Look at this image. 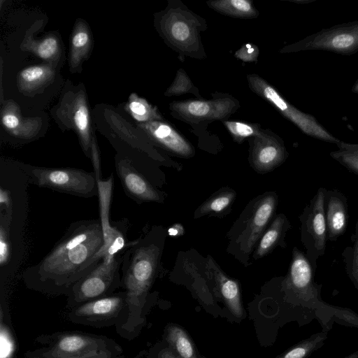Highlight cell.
Instances as JSON below:
<instances>
[{
	"instance_id": "obj_36",
	"label": "cell",
	"mask_w": 358,
	"mask_h": 358,
	"mask_svg": "<svg viewBox=\"0 0 358 358\" xmlns=\"http://www.w3.org/2000/svg\"><path fill=\"white\" fill-rule=\"evenodd\" d=\"M25 358H86V357H70L62 355H57L50 352L45 349L41 348L34 350L27 351L24 354ZM116 357V358H120Z\"/></svg>"
},
{
	"instance_id": "obj_42",
	"label": "cell",
	"mask_w": 358,
	"mask_h": 358,
	"mask_svg": "<svg viewBox=\"0 0 358 358\" xmlns=\"http://www.w3.org/2000/svg\"><path fill=\"white\" fill-rule=\"evenodd\" d=\"M313 1V0H310V1H294V0H292V1H290L298 3H306L311 2Z\"/></svg>"
},
{
	"instance_id": "obj_29",
	"label": "cell",
	"mask_w": 358,
	"mask_h": 358,
	"mask_svg": "<svg viewBox=\"0 0 358 358\" xmlns=\"http://www.w3.org/2000/svg\"><path fill=\"white\" fill-rule=\"evenodd\" d=\"M222 122L233 140L239 144L251 137L255 136L262 129L259 123L229 120H223Z\"/></svg>"
},
{
	"instance_id": "obj_4",
	"label": "cell",
	"mask_w": 358,
	"mask_h": 358,
	"mask_svg": "<svg viewBox=\"0 0 358 358\" xmlns=\"http://www.w3.org/2000/svg\"><path fill=\"white\" fill-rule=\"evenodd\" d=\"M278 203L274 192H265L252 199L243 210L227 235V250L243 264L250 256L273 217Z\"/></svg>"
},
{
	"instance_id": "obj_5",
	"label": "cell",
	"mask_w": 358,
	"mask_h": 358,
	"mask_svg": "<svg viewBox=\"0 0 358 358\" xmlns=\"http://www.w3.org/2000/svg\"><path fill=\"white\" fill-rule=\"evenodd\" d=\"M36 341L50 352L70 357L116 358L123 354L117 343L103 335L62 331L40 335Z\"/></svg>"
},
{
	"instance_id": "obj_16",
	"label": "cell",
	"mask_w": 358,
	"mask_h": 358,
	"mask_svg": "<svg viewBox=\"0 0 358 358\" xmlns=\"http://www.w3.org/2000/svg\"><path fill=\"white\" fill-rule=\"evenodd\" d=\"M115 169L124 192L137 203L163 201V193L154 187L129 158L117 155Z\"/></svg>"
},
{
	"instance_id": "obj_43",
	"label": "cell",
	"mask_w": 358,
	"mask_h": 358,
	"mask_svg": "<svg viewBox=\"0 0 358 358\" xmlns=\"http://www.w3.org/2000/svg\"><path fill=\"white\" fill-rule=\"evenodd\" d=\"M141 356H140V357H139V356H138V357H135V358H141ZM120 358H123V357H120Z\"/></svg>"
},
{
	"instance_id": "obj_37",
	"label": "cell",
	"mask_w": 358,
	"mask_h": 358,
	"mask_svg": "<svg viewBox=\"0 0 358 358\" xmlns=\"http://www.w3.org/2000/svg\"><path fill=\"white\" fill-rule=\"evenodd\" d=\"M1 121L3 126L10 130L15 129L20 124L18 117L12 113H4L2 116Z\"/></svg>"
},
{
	"instance_id": "obj_23",
	"label": "cell",
	"mask_w": 358,
	"mask_h": 358,
	"mask_svg": "<svg viewBox=\"0 0 358 358\" xmlns=\"http://www.w3.org/2000/svg\"><path fill=\"white\" fill-rule=\"evenodd\" d=\"M208 6L222 15L238 19H254L259 10L250 0H214L206 2Z\"/></svg>"
},
{
	"instance_id": "obj_2",
	"label": "cell",
	"mask_w": 358,
	"mask_h": 358,
	"mask_svg": "<svg viewBox=\"0 0 358 358\" xmlns=\"http://www.w3.org/2000/svg\"><path fill=\"white\" fill-rule=\"evenodd\" d=\"M163 231L158 227L130 241L123 253L122 287L127 295L124 317L116 327L117 333L131 339L143 324V310L158 271L163 245Z\"/></svg>"
},
{
	"instance_id": "obj_38",
	"label": "cell",
	"mask_w": 358,
	"mask_h": 358,
	"mask_svg": "<svg viewBox=\"0 0 358 358\" xmlns=\"http://www.w3.org/2000/svg\"><path fill=\"white\" fill-rule=\"evenodd\" d=\"M156 358H179L169 348H164L159 351Z\"/></svg>"
},
{
	"instance_id": "obj_1",
	"label": "cell",
	"mask_w": 358,
	"mask_h": 358,
	"mask_svg": "<svg viewBox=\"0 0 358 358\" xmlns=\"http://www.w3.org/2000/svg\"><path fill=\"white\" fill-rule=\"evenodd\" d=\"M104 243L99 218L73 222L38 263L24 270L23 282L34 291L67 296L103 259Z\"/></svg>"
},
{
	"instance_id": "obj_7",
	"label": "cell",
	"mask_w": 358,
	"mask_h": 358,
	"mask_svg": "<svg viewBox=\"0 0 358 358\" xmlns=\"http://www.w3.org/2000/svg\"><path fill=\"white\" fill-rule=\"evenodd\" d=\"M124 251L115 256L104 257L95 268L75 285L66 296L69 309L110 295L122 287L121 266Z\"/></svg>"
},
{
	"instance_id": "obj_28",
	"label": "cell",
	"mask_w": 358,
	"mask_h": 358,
	"mask_svg": "<svg viewBox=\"0 0 358 358\" xmlns=\"http://www.w3.org/2000/svg\"><path fill=\"white\" fill-rule=\"evenodd\" d=\"M336 145L338 150L331 152L330 157L350 172L358 175V144L340 141Z\"/></svg>"
},
{
	"instance_id": "obj_10",
	"label": "cell",
	"mask_w": 358,
	"mask_h": 358,
	"mask_svg": "<svg viewBox=\"0 0 358 358\" xmlns=\"http://www.w3.org/2000/svg\"><path fill=\"white\" fill-rule=\"evenodd\" d=\"M326 50L342 55L358 52V20L322 29L299 41L285 45L280 53Z\"/></svg>"
},
{
	"instance_id": "obj_6",
	"label": "cell",
	"mask_w": 358,
	"mask_h": 358,
	"mask_svg": "<svg viewBox=\"0 0 358 358\" xmlns=\"http://www.w3.org/2000/svg\"><path fill=\"white\" fill-rule=\"evenodd\" d=\"M29 183L83 198L98 195L95 173L74 168H48L17 164Z\"/></svg>"
},
{
	"instance_id": "obj_14",
	"label": "cell",
	"mask_w": 358,
	"mask_h": 358,
	"mask_svg": "<svg viewBox=\"0 0 358 358\" xmlns=\"http://www.w3.org/2000/svg\"><path fill=\"white\" fill-rule=\"evenodd\" d=\"M314 271L306 253L294 247L288 272L282 282L285 297L291 302L314 306L321 303V285L314 280Z\"/></svg>"
},
{
	"instance_id": "obj_27",
	"label": "cell",
	"mask_w": 358,
	"mask_h": 358,
	"mask_svg": "<svg viewBox=\"0 0 358 358\" xmlns=\"http://www.w3.org/2000/svg\"><path fill=\"white\" fill-rule=\"evenodd\" d=\"M351 241L352 245L346 247L341 255L346 273L355 287L358 290V217L355 224V233L351 236Z\"/></svg>"
},
{
	"instance_id": "obj_21",
	"label": "cell",
	"mask_w": 358,
	"mask_h": 358,
	"mask_svg": "<svg viewBox=\"0 0 358 358\" xmlns=\"http://www.w3.org/2000/svg\"><path fill=\"white\" fill-rule=\"evenodd\" d=\"M291 227L290 222L285 214L276 215L259 239L253 258L257 260L267 255L278 245L285 247V235Z\"/></svg>"
},
{
	"instance_id": "obj_12",
	"label": "cell",
	"mask_w": 358,
	"mask_h": 358,
	"mask_svg": "<svg viewBox=\"0 0 358 358\" xmlns=\"http://www.w3.org/2000/svg\"><path fill=\"white\" fill-rule=\"evenodd\" d=\"M327 189L320 187L310 203L299 215L301 239L306 248V255L314 271L317 260L326 250L327 223L325 217V194Z\"/></svg>"
},
{
	"instance_id": "obj_30",
	"label": "cell",
	"mask_w": 358,
	"mask_h": 358,
	"mask_svg": "<svg viewBox=\"0 0 358 358\" xmlns=\"http://www.w3.org/2000/svg\"><path fill=\"white\" fill-rule=\"evenodd\" d=\"M52 71L43 66H33L24 69L19 75V82L22 88L32 89L39 86L50 78Z\"/></svg>"
},
{
	"instance_id": "obj_24",
	"label": "cell",
	"mask_w": 358,
	"mask_h": 358,
	"mask_svg": "<svg viewBox=\"0 0 358 358\" xmlns=\"http://www.w3.org/2000/svg\"><path fill=\"white\" fill-rule=\"evenodd\" d=\"M164 333L169 347L179 358H199L193 342L181 327L169 324Z\"/></svg>"
},
{
	"instance_id": "obj_32",
	"label": "cell",
	"mask_w": 358,
	"mask_h": 358,
	"mask_svg": "<svg viewBox=\"0 0 358 358\" xmlns=\"http://www.w3.org/2000/svg\"><path fill=\"white\" fill-rule=\"evenodd\" d=\"M16 348V341L10 327L0 317V358L13 357Z\"/></svg>"
},
{
	"instance_id": "obj_31",
	"label": "cell",
	"mask_w": 358,
	"mask_h": 358,
	"mask_svg": "<svg viewBox=\"0 0 358 358\" xmlns=\"http://www.w3.org/2000/svg\"><path fill=\"white\" fill-rule=\"evenodd\" d=\"M187 93L194 94L197 99H202L199 88L194 85L187 72L182 68H180L177 71L173 83L167 88L164 95L166 96H173Z\"/></svg>"
},
{
	"instance_id": "obj_35",
	"label": "cell",
	"mask_w": 358,
	"mask_h": 358,
	"mask_svg": "<svg viewBox=\"0 0 358 358\" xmlns=\"http://www.w3.org/2000/svg\"><path fill=\"white\" fill-rule=\"evenodd\" d=\"M260 50L258 46L252 43H247L237 50L234 56L244 62H257Z\"/></svg>"
},
{
	"instance_id": "obj_34",
	"label": "cell",
	"mask_w": 358,
	"mask_h": 358,
	"mask_svg": "<svg viewBox=\"0 0 358 358\" xmlns=\"http://www.w3.org/2000/svg\"><path fill=\"white\" fill-rule=\"evenodd\" d=\"M58 50L57 40L54 37H47L37 44L36 53L43 59H49L56 55Z\"/></svg>"
},
{
	"instance_id": "obj_33",
	"label": "cell",
	"mask_w": 358,
	"mask_h": 358,
	"mask_svg": "<svg viewBox=\"0 0 358 358\" xmlns=\"http://www.w3.org/2000/svg\"><path fill=\"white\" fill-rule=\"evenodd\" d=\"M90 43V34L85 29L76 31L71 38V63L78 64L82 55L89 49Z\"/></svg>"
},
{
	"instance_id": "obj_22",
	"label": "cell",
	"mask_w": 358,
	"mask_h": 358,
	"mask_svg": "<svg viewBox=\"0 0 358 358\" xmlns=\"http://www.w3.org/2000/svg\"><path fill=\"white\" fill-rule=\"evenodd\" d=\"M236 192L231 188L220 189L206 200L194 212V218L202 216H222L226 215L236 198Z\"/></svg>"
},
{
	"instance_id": "obj_40",
	"label": "cell",
	"mask_w": 358,
	"mask_h": 358,
	"mask_svg": "<svg viewBox=\"0 0 358 358\" xmlns=\"http://www.w3.org/2000/svg\"><path fill=\"white\" fill-rule=\"evenodd\" d=\"M351 90L353 93L358 94V79L354 83Z\"/></svg>"
},
{
	"instance_id": "obj_18",
	"label": "cell",
	"mask_w": 358,
	"mask_h": 358,
	"mask_svg": "<svg viewBox=\"0 0 358 358\" xmlns=\"http://www.w3.org/2000/svg\"><path fill=\"white\" fill-rule=\"evenodd\" d=\"M206 268L214 280L221 298L230 313L234 317L242 319L245 312L238 282L228 277L210 256L206 258Z\"/></svg>"
},
{
	"instance_id": "obj_45",
	"label": "cell",
	"mask_w": 358,
	"mask_h": 358,
	"mask_svg": "<svg viewBox=\"0 0 358 358\" xmlns=\"http://www.w3.org/2000/svg\"><path fill=\"white\" fill-rule=\"evenodd\" d=\"M201 358H204V357H201Z\"/></svg>"
},
{
	"instance_id": "obj_9",
	"label": "cell",
	"mask_w": 358,
	"mask_h": 358,
	"mask_svg": "<svg viewBox=\"0 0 358 358\" xmlns=\"http://www.w3.org/2000/svg\"><path fill=\"white\" fill-rule=\"evenodd\" d=\"M247 80L252 92L271 103L305 134L336 145L340 141L330 134L313 115L304 113L289 103L271 84L258 74H248Z\"/></svg>"
},
{
	"instance_id": "obj_25",
	"label": "cell",
	"mask_w": 358,
	"mask_h": 358,
	"mask_svg": "<svg viewBox=\"0 0 358 358\" xmlns=\"http://www.w3.org/2000/svg\"><path fill=\"white\" fill-rule=\"evenodd\" d=\"M327 338V332H319L305 338L275 358H308L321 348Z\"/></svg>"
},
{
	"instance_id": "obj_26",
	"label": "cell",
	"mask_w": 358,
	"mask_h": 358,
	"mask_svg": "<svg viewBox=\"0 0 358 358\" xmlns=\"http://www.w3.org/2000/svg\"><path fill=\"white\" fill-rule=\"evenodd\" d=\"M127 109L133 118L140 124L164 120L156 106L136 94H131L129 96Z\"/></svg>"
},
{
	"instance_id": "obj_39",
	"label": "cell",
	"mask_w": 358,
	"mask_h": 358,
	"mask_svg": "<svg viewBox=\"0 0 358 358\" xmlns=\"http://www.w3.org/2000/svg\"><path fill=\"white\" fill-rule=\"evenodd\" d=\"M182 232H183V229H182V226L180 224H175V225L171 227L168 230L169 234L171 236H176L180 235V234H182Z\"/></svg>"
},
{
	"instance_id": "obj_17",
	"label": "cell",
	"mask_w": 358,
	"mask_h": 358,
	"mask_svg": "<svg viewBox=\"0 0 358 358\" xmlns=\"http://www.w3.org/2000/svg\"><path fill=\"white\" fill-rule=\"evenodd\" d=\"M138 127L157 145L180 157L190 158L195 154L192 144L169 122L153 120Z\"/></svg>"
},
{
	"instance_id": "obj_20",
	"label": "cell",
	"mask_w": 358,
	"mask_h": 358,
	"mask_svg": "<svg viewBox=\"0 0 358 358\" xmlns=\"http://www.w3.org/2000/svg\"><path fill=\"white\" fill-rule=\"evenodd\" d=\"M23 242L12 234L7 219L0 215V271L1 282L6 280L17 268L22 258Z\"/></svg>"
},
{
	"instance_id": "obj_3",
	"label": "cell",
	"mask_w": 358,
	"mask_h": 358,
	"mask_svg": "<svg viewBox=\"0 0 358 358\" xmlns=\"http://www.w3.org/2000/svg\"><path fill=\"white\" fill-rule=\"evenodd\" d=\"M155 26L165 43L183 62L186 57H207L201 34L208 28L206 20L180 0H169L164 10L155 15Z\"/></svg>"
},
{
	"instance_id": "obj_8",
	"label": "cell",
	"mask_w": 358,
	"mask_h": 358,
	"mask_svg": "<svg viewBox=\"0 0 358 358\" xmlns=\"http://www.w3.org/2000/svg\"><path fill=\"white\" fill-rule=\"evenodd\" d=\"M211 99H189L174 101L169 104L171 115L196 128L214 121L227 120L240 108V103L227 93H212Z\"/></svg>"
},
{
	"instance_id": "obj_44",
	"label": "cell",
	"mask_w": 358,
	"mask_h": 358,
	"mask_svg": "<svg viewBox=\"0 0 358 358\" xmlns=\"http://www.w3.org/2000/svg\"><path fill=\"white\" fill-rule=\"evenodd\" d=\"M10 358H13V357H10Z\"/></svg>"
},
{
	"instance_id": "obj_41",
	"label": "cell",
	"mask_w": 358,
	"mask_h": 358,
	"mask_svg": "<svg viewBox=\"0 0 358 358\" xmlns=\"http://www.w3.org/2000/svg\"><path fill=\"white\" fill-rule=\"evenodd\" d=\"M343 358H358V350L352 352L351 354L348 355V356Z\"/></svg>"
},
{
	"instance_id": "obj_15",
	"label": "cell",
	"mask_w": 358,
	"mask_h": 358,
	"mask_svg": "<svg viewBox=\"0 0 358 358\" xmlns=\"http://www.w3.org/2000/svg\"><path fill=\"white\" fill-rule=\"evenodd\" d=\"M249 162L258 173L273 171L281 165L289 154L283 140L269 129H263L248 139Z\"/></svg>"
},
{
	"instance_id": "obj_11",
	"label": "cell",
	"mask_w": 358,
	"mask_h": 358,
	"mask_svg": "<svg viewBox=\"0 0 358 358\" xmlns=\"http://www.w3.org/2000/svg\"><path fill=\"white\" fill-rule=\"evenodd\" d=\"M25 174L16 165L13 169L1 170L0 173V215L8 222L10 230L22 237L27 217V185Z\"/></svg>"
},
{
	"instance_id": "obj_19",
	"label": "cell",
	"mask_w": 358,
	"mask_h": 358,
	"mask_svg": "<svg viewBox=\"0 0 358 358\" xmlns=\"http://www.w3.org/2000/svg\"><path fill=\"white\" fill-rule=\"evenodd\" d=\"M325 217L327 240L334 242L345 232L348 223V199L338 189L326 192Z\"/></svg>"
},
{
	"instance_id": "obj_13",
	"label": "cell",
	"mask_w": 358,
	"mask_h": 358,
	"mask_svg": "<svg viewBox=\"0 0 358 358\" xmlns=\"http://www.w3.org/2000/svg\"><path fill=\"white\" fill-rule=\"evenodd\" d=\"M127 295L123 291L87 301L70 308L67 317L78 324L102 328L122 322L126 312Z\"/></svg>"
}]
</instances>
